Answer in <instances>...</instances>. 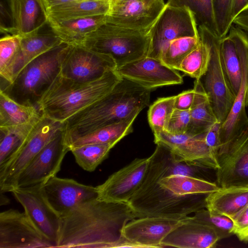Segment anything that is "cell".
I'll use <instances>...</instances> for the list:
<instances>
[{
	"label": "cell",
	"mask_w": 248,
	"mask_h": 248,
	"mask_svg": "<svg viewBox=\"0 0 248 248\" xmlns=\"http://www.w3.org/2000/svg\"><path fill=\"white\" fill-rule=\"evenodd\" d=\"M116 69V63L109 55L81 45H70L62 62L60 75L76 81L86 82L99 78L108 71Z\"/></svg>",
	"instance_id": "cell-11"
},
{
	"label": "cell",
	"mask_w": 248,
	"mask_h": 248,
	"mask_svg": "<svg viewBox=\"0 0 248 248\" xmlns=\"http://www.w3.org/2000/svg\"><path fill=\"white\" fill-rule=\"evenodd\" d=\"M21 36L5 35L0 40V71L3 70L16 52L20 45Z\"/></svg>",
	"instance_id": "cell-41"
},
{
	"label": "cell",
	"mask_w": 248,
	"mask_h": 248,
	"mask_svg": "<svg viewBox=\"0 0 248 248\" xmlns=\"http://www.w3.org/2000/svg\"><path fill=\"white\" fill-rule=\"evenodd\" d=\"M199 35V44L183 60L178 69L195 79H199L205 73L210 58L209 45L202 35Z\"/></svg>",
	"instance_id": "cell-36"
},
{
	"label": "cell",
	"mask_w": 248,
	"mask_h": 248,
	"mask_svg": "<svg viewBox=\"0 0 248 248\" xmlns=\"http://www.w3.org/2000/svg\"><path fill=\"white\" fill-rule=\"evenodd\" d=\"M63 129L64 123L42 114L15 155L0 169V192H11L16 187L17 179L23 170L44 146Z\"/></svg>",
	"instance_id": "cell-8"
},
{
	"label": "cell",
	"mask_w": 248,
	"mask_h": 248,
	"mask_svg": "<svg viewBox=\"0 0 248 248\" xmlns=\"http://www.w3.org/2000/svg\"><path fill=\"white\" fill-rule=\"evenodd\" d=\"M188 217L175 218L147 217L135 218L124 226L122 235L140 248H162L163 240Z\"/></svg>",
	"instance_id": "cell-22"
},
{
	"label": "cell",
	"mask_w": 248,
	"mask_h": 248,
	"mask_svg": "<svg viewBox=\"0 0 248 248\" xmlns=\"http://www.w3.org/2000/svg\"><path fill=\"white\" fill-rule=\"evenodd\" d=\"M136 218L128 203L95 198L61 217L55 248H139L122 235L124 226Z\"/></svg>",
	"instance_id": "cell-1"
},
{
	"label": "cell",
	"mask_w": 248,
	"mask_h": 248,
	"mask_svg": "<svg viewBox=\"0 0 248 248\" xmlns=\"http://www.w3.org/2000/svg\"><path fill=\"white\" fill-rule=\"evenodd\" d=\"M205 208L232 219L248 204V186L220 187L205 197Z\"/></svg>",
	"instance_id": "cell-25"
},
{
	"label": "cell",
	"mask_w": 248,
	"mask_h": 248,
	"mask_svg": "<svg viewBox=\"0 0 248 248\" xmlns=\"http://www.w3.org/2000/svg\"><path fill=\"white\" fill-rule=\"evenodd\" d=\"M63 43L48 21L38 30L21 36L18 48L6 67L0 71L1 87L12 83L21 70L35 58Z\"/></svg>",
	"instance_id": "cell-15"
},
{
	"label": "cell",
	"mask_w": 248,
	"mask_h": 248,
	"mask_svg": "<svg viewBox=\"0 0 248 248\" xmlns=\"http://www.w3.org/2000/svg\"><path fill=\"white\" fill-rule=\"evenodd\" d=\"M41 190L50 206L61 217L98 196L97 186L56 175L42 184Z\"/></svg>",
	"instance_id": "cell-18"
},
{
	"label": "cell",
	"mask_w": 248,
	"mask_h": 248,
	"mask_svg": "<svg viewBox=\"0 0 248 248\" xmlns=\"http://www.w3.org/2000/svg\"><path fill=\"white\" fill-rule=\"evenodd\" d=\"M116 71L122 78L152 91L183 82V77L177 70L164 64L159 59L148 56L127 63Z\"/></svg>",
	"instance_id": "cell-21"
},
{
	"label": "cell",
	"mask_w": 248,
	"mask_h": 248,
	"mask_svg": "<svg viewBox=\"0 0 248 248\" xmlns=\"http://www.w3.org/2000/svg\"><path fill=\"white\" fill-rule=\"evenodd\" d=\"M150 157L136 158L110 175L97 186L98 198L109 202L128 203L143 181Z\"/></svg>",
	"instance_id": "cell-19"
},
{
	"label": "cell",
	"mask_w": 248,
	"mask_h": 248,
	"mask_svg": "<svg viewBox=\"0 0 248 248\" xmlns=\"http://www.w3.org/2000/svg\"><path fill=\"white\" fill-rule=\"evenodd\" d=\"M166 6L164 0H130L110 7L107 22L120 27L149 32Z\"/></svg>",
	"instance_id": "cell-20"
},
{
	"label": "cell",
	"mask_w": 248,
	"mask_h": 248,
	"mask_svg": "<svg viewBox=\"0 0 248 248\" xmlns=\"http://www.w3.org/2000/svg\"><path fill=\"white\" fill-rule=\"evenodd\" d=\"M248 9V0H232V17L234 19L243 11Z\"/></svg>",
	"instance_id": "cell-47"
},
{
	"label": "cell",
	"mask_w": 248,
	"mask_h": 248,
	"mask_svg": "<svg viewBox=\"0 0 248 248\" xmlns=\"http://www.w3.org/2000/svg\"><path fill=\"white\" fill-rule=\"evenodd\" d=\"M152 91L122 78L106 95L64 122L65 142L103 126L136 119L149 105Z\"/></svg>",
	"instance_id": "cell-3"
},
{
	"label": "cell",
	"mask_w": 248,
	"mask_h": 248,
	"mask_svg": "<svg viewBox=\"0 0 248 248\" xmlns=\"http://www.w3.org/2000/svg\"><path fill=\"white\" fill-rule=\"evenodd\" d=\"M0 193V205H7L9 203L10 200L3 193Z\"/></svg>",
	"instance_id": "cell-50"
},
{
	"label": "cell",
	"mask_w": 248,
	"mask_h": 248,
	"mask_svg": "<svg viewBox=\"0 0 248 248\" xmlns=\"http://www.w3.org/2000/svg\"><path fill=\"white\" fill-rule=\"evenodd\" d=\"M116 70H109L96 80L80 82L60 75L37 104L44 116L64 123L77 112L110 92L122 79Z\"/></svg>",
	"instance_id": "cell-4"
},
{
	"label": "cell",
	"mask_w": 248,
	"mask_h": 248,
	"mask_svg": "<svg viewBox=\"0 0 248 248\" xmlns=\"http://www.w3.org/2000/svg\"><path fill=\"white\" fill-rule=\"evenodd\" d=\"M218 237L211 227L188 217L162 241V247L215 248Z\"/></svg>",
	"instance_id": "cell-23"
},
{
	"label": "cell",
	"mask_w": 248,
	"mask_h": 248,
	"mask_svg": "<svg viewBox=\"0 0 248 248\" xmlns=\"http://www.w3.org/2000/svg\"><path fill=\"white\" fill-rule=\"evenodd\" d=\"M116 143L90 144L71 148L77 164L83 170L93 171L107 158Z\"/></svg>",
	"instance_id": "cell-34"
},
{
	"label": "cell",
	"mask_w": 248,
	"mask_h": 248,
	"mask_svg": "<svg viewBox=\"0 0 248 248\" xmlns=\"http://www.w3.org/2000/svg\"><path fill=\"white\" fill-rule=\"evenodd\" d=\"M25 212L9 209L0 213V248H55Z\"/></svg>",
	"instance_id": "cell-12"
},
{
	"label": "cell",
	"mask_w": 248,
	"mask_h": 248,
	"mask_svg": "<svg viewBox=\"0 0 248 248\" xmlns=\"http://www.w3.org/2000/svg\"><path fill=\"white\" fill-rule=\"evenodd\" d=\"M106 21V15H101L61 22H48L54 32L62 42L75 45H81L89 34Z\"/></svg>",
	"instance_id": "cell-27"
},
{
	"label": "cell",
	"mask_w": 248,
	"mask_h": 248,
	"mask_svg": "<svg viewBox=\"0 0 248 248\" xmlns=\"http://www.w3.org/2000/svg\"><path fill=\"white\" fill-rule=\"evenodd\" d=\"M150 160L147 171L141 185L128 203L137 218L159 217L184 218L206 207L204 195L178 196L159 183L170 174L173 161L170 152L157 144Z\"/></svg>",
	"instance_id": "cell-2"
},
{
	"label": "cell",
	"mask_w": 248,
	"mask_h": 248,
	"mask_svg": "<svg viewBox=\"0 0 248 248\" xmlns=\"http://www.w3.org/2000/svg\"><path fill=\"white\" fill-rule=\"evenodd\" d=\"M110 0H75L52 7L46 11L49 22L106 15Z\"/></svg>",
	"instance_id": "cell-26"
},
{
	"label": "cell",
	"mask_w": 248,
	"mask_h": 248,
	"mask_svg": "<svg viewBox=\"0 0 248 248\" xmlns=\"http://www.w3.org/2000/svg\"><path fill=\"white\" fill-rule=\"evenodd\" d=\"M221 124L220 123L217 122L204 134L205 143L212 155L217 162V154L221 145L220 140V128Z\"/></svg>",
	"instance_id": "cell-45"
},
{
	"label": "cell",
	"mask_w": 248,
	"mask_h": 248,
	"mask_svg": "<svg viewBox=\"0 0 248 248\" xmlns=\"http://www.w3.org/2000/svg\"><path fill=\"white\" fill-rule=\"evenodd\" d=\"M229 33L232 37L242 67V80L239 91L226 120L220 128V146L225 143L248 121V36L239 27L231 26Z\"/></svg>",
	"instance_id": "cell-13"
},
{
	"label": "cell",
	"mask_w": 248,
	"mask_h": 248,
	"mask_svg": "<svg viewBox=\"0 0 248 248\" xmlns=\"http://www.w3.org/2000/svg\"><path fill=\"white\" fill-rule=\"evenodd\" d=\"M192 217L212 228L219 240L234 234L233 222L227 216L212 213L203 208L196 212Z\"/></svg>",
	"instance_id": "cell-39"
},
{
	"label": "cell",
	"mask_w": 248,
	"mask_h": 248,
	"mask_svg": "<svg viewBox=\"0 0 248 248\" xmlns=\"http://www.w3.org/2000/svg\"><path fill=\"white\" fill-rule=\"evenodd\" d=\"M130 0H110V8L123 5Z\"/></svg>",
	"instance_id": "cell-49"
},
{
	"label": "cell",
	"mask_w": 248,
	"mask_h": 248,
	"mask_svg": "<svg viewBox=\"0 0 248 248\" xmlns=\"http://www.w3.org/2000/svg\"><path fill=\"white\" fill-rule=\"evenodd\" d=\"M217 161L216 177L219 187L248 186V121L220 146Z\"/></svg>",
	"instance_id": "cell-9"
},
{
	"label": "cell",
	"mask_w": 248,
	"mask_h": 248,
	"mask_svg": "<svg viewBox=\"0 0 248 248\" xmlns=\"http://www.w3.org/2000/svg\"><path fill=\"white\" fill-rule=\"evenodd\" d=\"M217 36H226L233 23L232 17V0H212Z\"/></svg>",
	"instance_id": "cell-40"
},
{
	"label": "cell",
	"mask_w": 248,
	"mask_h": 248,
	"mask_svg": "<svg viewBox=\"0 0 248 248\" xmlns=\"http://www.w3.org/2000/svg\"><path fill=\"white\" fill-rule=\"evenodd\" d=\"M74 0H42L46 11L52 7Z\"/></svg>",
	"instance_id": "cell-48"
},
{
	"label": "cell",
	"mask_w": 248,
	"mask_h": 248,
	"mask_svg": "<svg viewBox=\"0 0 248 248\" xmlns=\"http://www.w3.org/2000/svg\"><path fill=\"white\" fill-rule=\"evenodd\" d=\"M135 119L103 126L85 135L65 142L69 150L71 148L90 144L117 143L133 131Z\"/></svg>",
	"instance_id": "cell-29"
},
{
	"label": "cell",
	"mask_w": 248,
	"mask_h": 248,
	"mask_svg": "<svg viewBox=\"0 0 248 248\" xmlns=\"http://www.w3.org/2000/svg\"><path fill=\"white\" fill-rule=\"evenodd\" d=\"M159 183L170 192L178 196L208 195L220 187L199 177L170 174L161 178Z\"/></svg>",
	"instance_id": "cell-30"
},
{
	"label": "cell",
	"mask_w": 248,
	"mask_h": 248,
	"mask_svg": "<svg viewBox=\"0 0 248 248\" xmlns=\"http://www.w3.org/2000/svg\"><path fill=\"white\" fill-rule=\"evenodd\" d=\"M175 109V96L160 97L149 107L148 121L153 133L165 131Z\"/></svg>",
	"instance_id": "cell-38"
},
{
	"label": "cell",
	"mask_w": 248,
	"mask_h": 248,
	"mask_svg": "<svg viewBox=\"0 0 248 248\" xmlns=\"http://www.w3.org/2000/svg\"><path fill=\"white\" fill-rule=\"evenodd\" d=\"M70 45L62 43L25 66L14 81L0 88L18 103L37 107L43 94L60 75L62 59Z\"/></svg>",
	"instance_id": "cell-5"
},
{
	"label": "cell",
	"mask_w": 248,
	"mask_h": 248,
	"mask_svg": "<svg viewBox=\"0 0 248 248\" xmlns=\"http://www.w3.org/2000/svg\"><path fill=\"white\" fill-rule=\"evenodd\" d=\"M195 96L189 109L190 120L186 133L193 136L204 134L214 124L218 122L208 96L198 80L195 79Z\"/></svg>",
	"instance_id": "cell-28"
},
{
	"label": "cell",
	"mask_w": 248,
	"mask_h": 248,
	"mask_svg": "<svg viewBox=\"0 0 248 248\" xmlns=\"http://www.w3.org/2000/svg\"><path fill=\"white\" fill-rule=\"evenodd\" d=\"M166 4L174 7H187L194 14L198 27L203 26L217 36L212 0H168Z\"/></svg>",
	"instance_id": "cell-37"
},
{
	"label": "cell",
	"mask_w": 248,
	"mask_h": 248,
	"mask_svg": "<svg viewBox=\"0 0 248 248\" xmlns=\"http://www.w3.org/2000/svg\"><path fill=\"white\" fill-rule=\"evenodd\" d=\"M40 119L22 124L0 127V169L13 158Z\"/></svg>",
	"instance_id": "cell-32"
},
{
	"label": "cell",
	"mask_w": 248,
	"mask_h": 248,
	"mask_svg": "<svg viewBox=\"0 0 248 248\" xmlns=\"http://www.w3.org/2000/svg\"><path fill=\"white\" fill-rule=\"evenodd\" d=\"M200 41V35L172 40L162 51L160 60L167 66L178 70L183 60L198 46Z\"/></svg>",
	"instance_id": "cell-35"
},
{
	"label": "cell",
	"mask_w": 248,
	"mask_h": 248,
	"mask_svg": "<svg viewBox=\"0 0 248 248\" xmlns=\"http://www.w3.org/2000/svg\"><path fill=\"white\" fill-rule=\"evenodd\" d=\"M10 4L16 34H29L48 22L42 0H10Z\"/></svg>",
	"instance_id": "cell-24"
},
{
	"label": "cell",
	"mask_w": 248,
	"mask_h": 248,
	"mask_svg": "<svg viewBox=\"0 0 248 248\" xmlns=\"http://www.w3.org/2000/svg\"><path fill=\"white\" fill-rule=\"evenodd\" d=\"M233 233L242 242L248 243V204L232 219Z\"/></svg>",
	"instance_id": "cell-44"
},
{
	"label": "cell",
	"mask_w": 248,
	"mask_h": 248,
	"mask_svg": "<svg viewBox=\"0 0 248 248\" xmlns=\"http://www.w3.org/2000/svg\"><path fill=\"white\" fill-rule=\"evenodd\" d=\"M190 120L189 110H180L175 108L165 131L173 135L186 133L188 128Z\"/></svg>",
	"instance_id": "cell-42"
},
{
	"label": "cell",
	"mask_w": 248,
	"mask_h": 248,
	"mask_svg": "<svg viewBox=\"0 0 248 248\" xmlns=\"http://www.w3.org/2000/svg\"><path fill=\"white\" fill-rule=\"evenodd\" d=\"M41 185L16 187L11 192L38 230L56 246L59 237L61 217L45 199Z\"/></svg>",
	"instance_id": "cell-16"
},
{
	"label": "cell",
	"mask_w": 248,
	"mask_h": 248,
	"mask_svg": "<svg viewBox=\"0 0 248 248\" xmlns=\"http://www.w3.org/2000/svg\"><path fill=\"white\" fill-rule=\"evenodd\" d=\"M198 31L209 45L210 58L207 70L197 80L207 94L218 122L222 124L230 112L235 97L223 68L220 52V38L203 26H199Z\"/></svg>",
	"instance_id": "cell-7"
},
{
	"label": "cell",
	"mask_w": 248,
	"mask_h": 248,
	"mask_svg": "<svg viewBox=\"0 0 248 248\" xmlns=\"http://www.w3.org/2000/svg\"><path fill=\"white\" fill-rule=\"evenodd\" d=\"M220 52L224 71L235 97L241 85L242 67L235 42L230 33L220 39Z\"/></svg>",
	"instance_id": "cell-33"
},
{
	"label": "cell",
	"mask_w": 248,
	"mask_h": 248,
	"mask_svg": "<svg viewBox=\"0 0 248 248\" xmlns=\"http://www.w3.org/2000/svg\"><path fill=\"white\" fill-rule=\"evenodd\" d=\"M42 116L37 107L18 103L0 90V127L31 123Z\"/></svg>",
	"instance_id": "cell-31"
},
{
	"label": "cell",
	"mask_w": 248,
	"mask_h": 248,
	"mask_svg": "<svg viewBox=\"0 0 248 248\" xmlns=\"http://www.w3.org/2000/svg\"><path fill=\"white\" fill-rule=\"evenodd\" d=\"M150 31L125 28L106 21L89 34L81 44L92 50L111 56L117 69L147 56Z\"/></svg>",
	"instance_id": "cell-6"
},
{
	"label": "cell",
	"mask_w": 248,
	"mask_h": 248,
	"mask_svg": "<svg viewBox=\"0 0 248 248\" xmlns=\"http://www.w3.org/2000/svg\"><path fill=\"white\" fill-rule=\"evenodd\" d=\"M195 96V90L183 91L175 95V108L180 110H189Z\"/></svg>",
	"instance_id": "cell-46"
},
{
	"label": "cell",
	"mask_w": 248,
	"mask_h": 248,
	"mask_svg": "<svg viewBox=\"0 0 248 248\" xmlns=\"http://www.w3.org/2000/svg\"><path fill=\"white\" fill-rule=\"evenodd\" d=\"M205 133L198 136L173 135L162 131L154 133V142L169 149L176 162L216 170L218 165L205 143Z\"/></svg>",
	"instance_id": "cell-17"
},
{
	"label": "cell",
	"mask_w": 248,
	"mask_h": 248,
	"mask_svg": "<svg viewBox=\"0 0 248 248\" xmlns=\"http://www.w3.org/2000/svg\"><path fill=\"white\" fill-rule=\"evenodd\" d=\"M0 31L5 35L16 34L10 4V0H0Z\"/></svg>",
	"instance_id": "cell-43"
},
{
	"label": "cell",
	"mask_w": 248,
	"mask_h": 248,
	"mask_svg": "<svg viewBox=\"0 0 248 248\" xmlns=\"http://www.w3.org/2000/svg\"><path fill=\"white\" fill-rule=\"evenodd\" d=\"M151 43L147 56L160 60L161 53L171 40L199 35L194 15L186 6L167 5L150 31Z\"/></svg>",
	"instance_id": "cell-10"
},
{
	"label": "cell",
	"mask_w": 248,
	"mask_h": 248,
	"mask_svg": "<svg viewBox=\"0 0 248 248\" xmlns=\"http://www.w3.org/2000/svg\"><path fill=\"white\" fill-rule=\"evenodd\" d=\"M68 151L63 130L46 144L23 170L16 187L43 184L56 176Z\"/></svg>",
	"instance_id": "cell-14"
}]
</instances>
